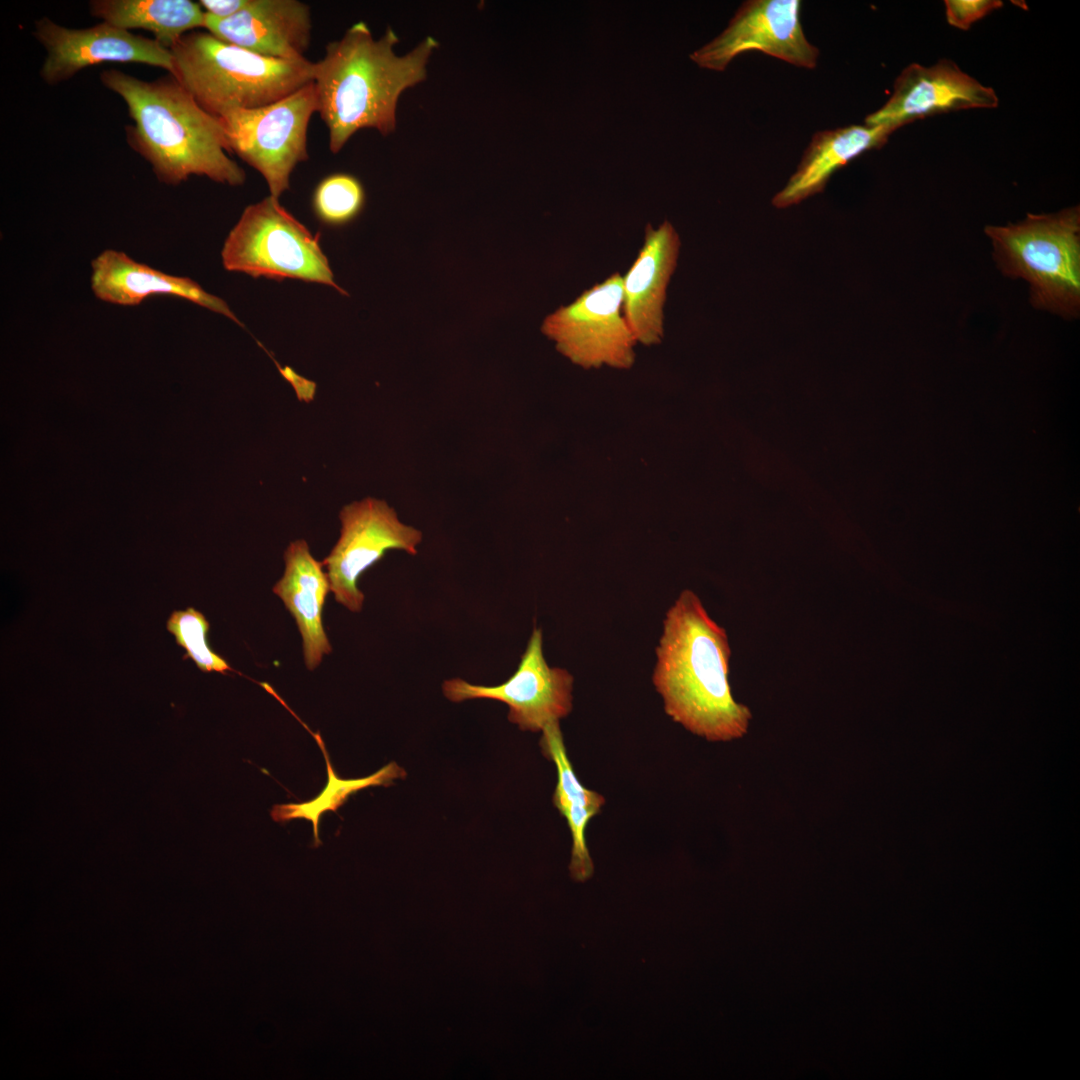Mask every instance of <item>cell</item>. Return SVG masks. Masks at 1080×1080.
<instances>
[{
  "label": "cell",
  "mask_w": 1080,
  "mask_h": 1080,
  "mask_svg": "<svg viewBox=\"0 0 1080 1080\" xmlns=\"http://www.w3.org/2000/svg\"><path fill=\"white\" fill-rule=\"evenodd\" d=\"M540 747L543 755L552 760L557 769L553 804L565 817L572 836L570 875L577 882H585L594 872L585 832L589 821L600 812L605 799L586 788L577 778L567 756L559 722L544 727Z\"/></svg>",
  "instance_id": "obj_19"
},
{
  "label": "cell",
  "mask_w": 1080,
  "mask_h": 1080,
  "mask_svg": "<svg viewBox=\"0 0 1080 1080\" xmlns=\"http://www.w3.org/2000/svg\"><path fill=\"white\" fill-rule=\"evenodd\" d=\"M573 676L551 667L543 654L541 629L535 627L513 675L495 686L476 685L460 678L444 681L442 691L452 702L491 699L509 707L508 720L523 731H542L572 710Z\"/></svg>",
  "instance_id": "obj_10"
},
{
  "label": "cell",
  "mask_w": 1080,
  "mask_h": 1080,
  "mask_svg": "<svg viewBox=\"0 0 1080 1080\" xmlns=\"http://www.w3.org/2000/svg\"><path fill=\"white\" fill-rule=\"evenodd\" d=\"M799 0H749L728 26L690 55L699 67L723 71L738 55L759 51L801 68L817 65L819 50L806 38Z\"/></svg>",
  "instance_id": "obj_11"
},
{
  "label": "cell",
  "mask_w": 1080,
  "mask_h": 1080,
  "mask_svg": "<svg viewBox=\"0 0 1080 1080\" xmlns=\"http://www.w3.org/2000/svg\"><path fill=\"white\" fill-rule=\"evenodd\" d=\"M339 518V539L322 563L335 600L360 612L365 599L358 587L361 575L389 550L416 555L423 534L404 524L384 500L373 497L345 505Z\"/></svg>",
  "instance_id": "obj_9"
},
{
  "label": "cell",
  "mask_w": 1080,
  "mask_h": 1080,
  "mask_svg": "<svg viewBox=\"0 0 1080 1080\" xmlns=\"http://www.w3.org/2000/svg\"><path fill=\"white\" fill-rule=\"evenodd\" d=\"M622 306L623 277L615 272L547 315L541 331L561 354L584 368H629L638 342Z\"/></svg>",
  "instance_id": "obj_8"
},
{
  "label": "cell",
  "mask_w": 1080,
  "mask_h": 1080,
  "mask_svg": "<svg viewBox=\"0 0 1080 1080\" xmlns=\"http://www.w3.org/2000/svg\"><path fill=\"white\" fill-rule=\"evenodd\" d=\"M221 259L227 271L319 283L348 295L334 280L320 235H313L270 195L245 208L224 242Z\"/></svg>",
  "instance_id": "obj_6"
},
{
  "label": "cell",
  "mask_w": 1080,
  "mask_h": 1080,
  "mask_svg": "<svg viewBox=\"0 0 1080 1080\" xmlns=\"http://www.w3.org/2000/svg\"><path fill=\"white\" fill-rule=\"evenodd\" d=\"M282 375L292 384L299 400L309 402L314 398L316 384L298 374L289 367L280 369Z\"/></svg>",
  "instance_id": "obj_26"
},
{
  "label": "cell",
  "mask_w": 1080,
  "mask_h": 1080,
  "mask_svg": "<svg viewBox=\"0 0 1080 1080\" xmlns=\"http://www.w3.org/2000/svg\"><path fill=\"white\" fill-rule=\"evenodd\" d=\"M209 627L205 615L193 607L173 611L166 624L176 643L186 651L183 659L193 660L205 673L217 672L226 675L235 672L229 663L208 645Z\"/></svg>",
  "instance_id": "obj_23"
},
{
  "label": "cell",
  "mask_w": 1080,
  "mask_h": 1080,
  "mask_svg": "<svg viewBox=\"0 0 1080 1080\" xmlns=\"http://www.w3.org/2000/svg\"><path fill=\"white\" fill-rule=\"evenodd\" d=\"M249 0H202L204 12L215 18H228L242 11Z\"/></svg>",
  "instance_id": "obj_25"
},
{
  "label": "cell",
  "mask_w": 1080,
  "mask_h": 1080,
  "mask_svg": "<svg viewBox=\"0 0 1080 1080\" xmlns=\"http://www.w3.org/2000/svg\"><path fill=\"white\" fill-rule=\"evenodd\" d=\"M206 15L205 28L220 40L266 57L306 58L312 30L309 5L298 0H249L228 18Z\"/></svg>",
  "instance_id": "obj_15"
},
{
  "label": "cell",
  "mask_w": 1080,
  "mask_h": 1080,
  "mask_svg": "<svg viewBox=\"0 0 1080 1080\" xmlns=\"http://www.w3.org/2000/svg\"><path fill=\"white\" fill-rule=\"evenodd\" d=\"M318 112L314 83L271 104L239 109L219 116L230 152L236 153L265 179L270 196L279 198L290 187L298 163L309 158L307 130Z\"/></svg>",
  "instance_id": "obj_7"
},
{
  "label": "cell",
  "mask_w": 1080,
  "mask_h": 1080,
  "mask_svg": "<svg viewBox=\"0 0 1080 1080\" xmlns=\"http://www.w3.org/2000/svg\"><path fill=\"white\" fill-rule=\"evenodd\" d=\"M681 240L674 226L647 224L644 242L623 277V315L637 342L654 345L664 337L667 287L677 267Z\"/></svg>",
  "instance_id": "obj_14"
},
{
  "label": "cell",
  "mask_w": 1080,
  "mask_h": 1080,
  "mask_svg": "<svg viewBox=\"0 0 1080 1080\" xmlns=\"http://www.w3.org/2000/svg\"><path fill=\"white\" fill-rule=\"evenodd\" d=\"M726 631L691 590L667 611L652 680L673 721L709 741L743 737L752 714L736 702L728 680Z\"/></svg>",
  "instance_id": "obj_1"
},
{
  "label": "cell",
  "mask_w": 1080,
  "mask_h": 1080,
  "mask_svg": "<svg viewBox=\"0 0 1080 1080\" xmlns=\"http://www.w3.org/2000/svg\"><path fill=\"white\" fill-rule=\"evenodd\" d=\"M100 80L126 103L134 122L127 127L128 142L160 182L177 185L192 175L231 186L245 182L244 170L227 154L219 117L205 111L172 75L144 81L111 69Z\"/></svg>",
  "instance_id": "obj_3"
},
{
  "label": "cell",
  "mask_w": 1080,
  "mask_h": 1080,
  "mask_svg": "<svg viewBox=\"0 0 1080 1080\" xmlns=\"http://www.w3.org/2000/svg\"><path fill=\"white\" fill-rule=\"evenodd\" d=\"M366 195L362 183L353 175L335 173L316 186L312 207L315 216L332 227L344 226L362 212Z\"/></svg>",
  "instance_id": "obj_22"
},
{
  "label": "cell",
  "mask_w": 1080,
  "mask_h": 1080,
  "mask_svg": "<svg viewBox=\"0 0 1080 1080\" xmlns=\"http://www.w3.org/2000/svg\"><path fill=\"white\" fill-rule=\"evenodd\" d=\"M998 104L999 98L992 87L962 71L952 60L940 59L932 66L912 63L905 67L895 79L888 101L867 115L865 123L897 130L936 114L994 109Z\"/></svg>",
  "instance_id": "obj_13"
},
{
  "label": "cell",
  "mask_w": 1080,
  "mask_h": 1080,
  "mask_svg": "<svg viewBox=\"0 0 1080 1080\" xmlns=\"http://www.w3.org/2000/svg\"><path fill=\"white\" fill-rule=\"evenodd\" d=\"M894 131L888 126L864 123L816 132L796 171L772 204L786 208L822 192L837 170L861 154L882 147Z\"/></svg>",
  "instance_id": "obj_18"
},
{
  "label": "cell",
  "mask_w": 1080,
  "mask_h": 1080,
  "mask_svg": "<svg viewBox=\"0 0 1080 1080\" xmlns=\"http://www.w3.org/2000/svg\"><path fill=\"white\" fill-rule=\"evenodd\" d=\"M172 76L217 117L276 102L313 82L315 62L259 55L209 32L183 35L171 49Z\"/></svg>",
  "instance_id": "obj_4"
},
{
  "label": "cell",
  "mask_w": 1080,
  "mask_h": 1080,
  "mask_svg": "<svg viewBox=\"0 0 1080 1080\" xmlns=\"http://www.w3.org/2000/svg\"><path fill=\"white\" fill-rule=\"evenodd\" d=\"M945 15L949 25L968 30L972 24L1003 6L1001 0H945Z\"/></svg>",
  "instance_id": "obj_24"
},
{
  "label": "cell",
  "mask_w": 1080,
  "mask_h": 1080,
  "mask_svg": "<svg viewBox=\"0 0 1080 1080\" xmlns=\"http://www.w3.org/2000/svg\"><path fill=\"white\" fill-rule=\"evenodd\" d=\"M90 12L110 25L128 30L144 29L168 48L188 31L205 28V12L190 0H94Z\"/></svg>",
  "instance_id": "obj_20"
},
{
  "label": "cell",
  "mask_w": 1080,
  "mask_h": 1080,
  "mask_svg": "<svg viewBox=\"0 0 1080 1080\" xmlns=\"http://www.w3.org/2000/svg\"><path fill=\"white\" fill-rule=\"evenodd\" d=\"M398 41L390 27L375 40L360 21L341 39L328 43L323 58L315 62L318 113L328 128L332 153L360 129L392 133L400 95L425 80L426 64L438 41L428 36L403 56L394 52Z\"/></svg>",
  "instance_id": "obj_2"
},
{
  "label": "cell",
  "mask_w": 1080,
  "mask_h": 1080,
  "mask_svg": "<svg viewBox=\"0 0 1080 1080\" xmlns=\"http://www.w3.org/2000/svg\"><path fill=\"white\" fill-rule=\"evenodd\" d=\"M995 260L1009 277L1030 285L1035 307L1064 317L1080 308V209L1027 214L1006 226H987Z\"/></svg>",
  "instance_id": "obj_5"
},
{
  "label": "cell",
  "mask_w": 1080,
  "mask_h": 1080,
  "mask_svg": "<svg viewBox=\"0 0 1080 1080\" xmlns=\"http://www.w3.org/2000/svg\"><path fill=\"white\" fill-rule=\"evenodd\" d=\"M33 34L47 52L40 75L50 85L103 62L141 63L174 72L168 48L106 22L73 29L43 17L35 21Z\"/></svg>",
  "instance_id": "obj_12"
},
{
  "label": "cell",
  "mask_w": 1080,
  "mask_h": 1080,
  "mask_svg": "<svg viewBox=\"0 0 1080 1080\" xmlns=\"http://www.w3.org/2000/svg\"><path fill=\"white\" fill-rule=\"evenodd\" d=\"M313 736L320 746L326 760L328 773L327 785L319 796L310 801L274 805L270 811V815L276 822H286L292 819H306L312 821L314 846L317 847L321 842L318 834V826L322 813L326 811L335 812L346 802L350 795L358 790L375 785L389 786L394 779L405 777L406 772L395 762H391L370 776L351 780L340 779L334 772L320 734H313Z\"/></svg>",
  "instance_id": "obj_21"
},
{
  "label": "cell",
  "mask_w": 1080,
  "mask_h": 1080,
  "mask_svg": "<svg viewBox=\"0 0 1080 1080\" xmlns=\"http://www.w3.org/2000/svg\"><path fill=\"white\" fill-rule=\"evenodd\" d=\"M90 281L95 297L103 302L137 306L151 296H176L242 326L223 299L208 293L194 280L164 273L118 250L106 249L91 261Z\"/></svg>",
  "instance_id": "obj_16"
},
{
  "label": "cell",
  "mask_w": 1080,
  "mask_h": 1080,
  "mask_svg": "<svg viewBox=\"0 0 1080 1080\" xmlns=\"http://www.w3.org/2000/svg\"><path fill=\"white\" fill-rule=\"evenodd\" d=\"M283 576L273 587L294 617L302 638L304 662L309 670L317 668L323 656L332 652L322 622V611L330 592V582L322 561L310 552L308 543L291 542L284 552Z\"/></svg>",
  "instance_id": "obj_17"
}]
</instances>
